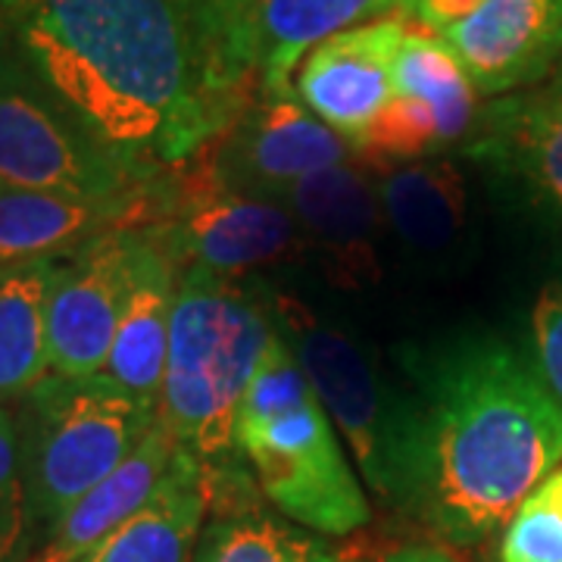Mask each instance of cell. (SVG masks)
I'll return each mask as SVG.
<instances>
[{"instance_id":"obj_13","label":"cell","mask_w":562,"mask_h":562,"mask_svg":"<svg viewBox=\"0 0 562 562\" xmlns=\"http://www.w3.org/2000/svg\"><path fill=\"white\" fill-rule=\"evenodd\" d=\"M281 201L301 225L306 250L319 257L335 284L360 291L382 279L387 225L372 166L350 160L313 172Z\"/></svg>"},{"instance_id":"obj_12","label":"cell","mask_w":562,"mask_h":562,"mask_svg":"<svg viewBox=\"0 0 562 562\" xmlns=\"http://www.w3.org/2000/svg\"><path fill=\"white\" fill-rule=\"evenodd\" d=\"M406 0H222L235 69L260 94H294V72L325 38L401 13Z\"/></svg>"},{"instance_id":"obj_23","label":"cell","mask_w":562,"mask_h":562,"mask_svg":"<svg viewBox=\"0 0 562 562\" xmlns=\"http://www.w3.org/2000/svg\"><path fill=\"white\" fill-rule=\"evenodd\" d=\"M494 140L503 138L513 157L522 162L531 181L550 201L562 206V94L547 91L541 98L503 103L491 122Z\"/></svg>"},{"instance_id":"obj_18","label":"cell","mask_w":562,"mask_h":562,"mask_svg":"<svg viewBox=\"0 0 562 562\" xmlns=\"http://www.w3.org/2000/svg\"><path fill=\"white\" fill-rule=\"evenodd\" d=\"M210 516L201 462L176 450L157 491L81 562H191Z\"/></svg>"},{"instance_id":"obj_3","label":"cell","mask_w":562,"mask_h":562,"mask_svg":"<svg viewBox=\"0 0 562 562\" xmlns=\"http://www.w3.org/2000/svg\"><path fill=\"white\" fill-rule=\"evenodd\" d=\"M272 338L266 281L181 269L160 422L176 447L201 462L210 506L250 494L254 479L235 450V422Z\"/></svg>"},{"instance_id":"obj_29","label":"cell","mask_w":562,"mask_h":562,"mask_svg":"<svg viewBox=\"0 0 562 562\" xmlns=\"http://www.w3.org/2000/svg\"><path fill=\"white\" fill-rule=\"evenodd\" d=\"M553 91H560L562 94V63L557 66V79H553Z\"/></svg>"},{"instance_id":"obj_20","label":"cell","mask_w":562,"mask_h":562,"mask_svg":"<svg viewBox=\"0 0 562 562\" xmlns=\"http://www.w3.org/2000/svg\"><path fill=\"white\" fill-rule=\"evenodd\" d=\"M60 262L0 272V401L25 397L50 372L47 297Z\"/></svg>"},{"instance_id":"obj_16","label":"cell","mask_w":562,"mask_h":562,"mask_svg":"<svg viewBox=\"0 0 562 562\" xmlns=\"http://www.w3.org/2000/svg\"><path fill=\"white\" fill-rule=\"evenodd\" d=\"M387 235L416 266H447L469 235L465 176L447 157L375 169Z\"/></svg>"},{"instance_id":"obj_15","label":"cell","mask_w":562,"mask_h":562,"mask_svg":"<svg viewBox=\"0 0 562 562\" xmlns=\"http://www.w3.org/2000/svg\"><path fill=\"white\" fill-rule=\"evenodd\" d=\"M441 38L475 91L501 98L562 63V0H484Z\"/></svg>"},{"instance_id":"obj_8","label":"cell","mask_w":562,"mask_h":562,"mask_svg":"<svg viewBox=\"0 0 562 562\" xmlns=\"http://www.w3.org/2000/svg\"><path fill=\"white\" fill-rule=\"evenodd\" d=\"M150 232L181 269L198 266L225 279H260L310 254L291 206L228 184L206 150L169 169L166 216Z\"/></svg>"},{"instance_id":"obj_25","label":"cell","mask_w":562,"mask_h":562,"mask_svg":"<svg viewBox=\"0 0 562 562\" xmlns=\"http://www.w3.org/2000/svg\"><path fill=\"white\" fill-rule=\"evenodd\" d=\"M38 550V531L25 491L16 413L0 406V562H29Z\"/></svg>"},{"instance_id":"obj_4","label":"cell","mask_w":562,"mask_h":562,"mask_svg":"<svg viewBox=\"0 0 562 562\" xmlns=\"http://www.w3.org/2000/svg\"><path fill=\"white\" fill-rule=\"evenodd\" d=\"M235 450L288 522L341 538L372 519L341 438L279 331L244 394Z\"/></svg>"},{"instance_id":"obj_6","label":"cell","mask_w":562,"mask_h":562,"mask_svg":"<svg viewBox=\"0 0 562 562\" xmlns=\"http://www.w3.org/2000/svg\"><path fill=\"white\" fill-rule=\"evenodd\" d=\"M160 413L106 375L47 372L22 397L20 453L35 531L47 535L76 503L135 453Z\"/></svg>"},{"instance_id":"obj_21","label":"cell","mask_w":562,"mask_h":562,"mask_svg":"<svg viewBox=\"0 0 562 562\" xmlns=\"http://www.w3.org/2000/svg\"><path fill=\"white\" fill-rule=\"evenodd\" d=\"M191 562H344V557L319 535L241 497L210 509Z\"/></svg>"},{"instance_id":"obj_14","label":"cell","mask_w":562,"mask_h":562,"mask_svg":"<svg viewBox=\"0 0 562 562\" xmlns=\"http://www.w3.org/2000/svg\"><path fill=\"white\" fill-rule=\"evenodd\" d=\"M406 16L391 13L316 44L294 72L297 101L335 135L357 144L394 101V54L406 38Z\"/></svg>"},{"instance_id":"obj_11","label":"cell","mask_w":562,"mask_h":562,"mask_svg":"<svg viewBox=\"0 0 562 562\" xmlns=\"http://www.w3.org/2000/svg\"><path fill=\"white\" fill-rule=\"evenodd\" d=\"M169 169L120 198L0 188V272L29 262H63L120 228H157L166 216Z\"/></svg>"},{"instance_id":"obj_19","label":"cell","mask_w":562,"mask_h":562,"mask_svg":"<svg viewBox=\"0 0 562 562\" xmlns=\"http://www.w3.org/2000/svg\"><path fill=\"white\" fill-rule=\"evenodd\" d=\"M176 441L162 428V422L150 428V435L135 447V453L122 462L113 475H106L98 487H91L60 522L54 525L29 562H81L101 541H106L128 516H135L144 501L157 491L169 462L176 457Z\"/></svg>"},{"instance_id":"obj_10","label":"cell","mask_w":562,"mask_h":562,"mask_svg":"<svg viewBox=\"0 0 562 562\" xmlns=\"http://www.w3.org/2000/svg\"><path fill=\"white\" fill-rule=\"evenodd\" d=\"M203 150L228 184L269 198H284L313 172L360 160L353 144L316 120L297 94L260 91Z\"/></svg>"},{"instance_id":"obj_28","label":"cell","mask_w":562,"mask_h":562,"mask_svg":"<svg viewBox=\"0 0 562 562\" xmlns=\"http://www.w3.org/2000/svg\"><path fill=\"white\" fill-rule=\"evenodd\" d=\"M382 562H457L447 550H438V547H422V543H413V547H401L394 553H387Z\"/></svg>"},{"instance_id":"obj_17","label":"cell","mask_w":562,"mask_h":562,"mask_svg":"<svg viewBox=\"0 0 562 562\" xmlns=\"http://www.w3.org/2000/svg\"><path fill=\"white\" fill-rule=\"evenodd\" d=\"M181 266L150 232L138 260L135 284L125 303L116 338L103 366V375L125 394L160 413L162 375L169 353L172 306L179 291Z\"/></svg>"},{"instance_id":"obj_7","label":"cell","mask_w":562,"mask_h":562,"mask_svg":"<svg viewBox=\"0 0 562 562\" xmlns=\"http://www.w3.org/2000/svg\"><path fill=\"white\" fill-rule=\"evenodd\" d=\"M160 172L98 138L0 38V188L120 198Z\"/></svg>"},{"instance_id":"obj_5","label":"cell","mask_w":562,"mask_h":562,"mask_svg":"<svg viewBox=\"0 0 562 562\" xmlns=\"http://www.w3.org/2000/svg\"><path fill=\"white\" fill-rule=\"evenodd\" d=\"M281 341L313 384L369 491L394 509L416 503L419 409L391 382L366 344L294 294L269 288Z\"/></svg>"},{"instance_id":"obj_27","label":"cell","mask_w":562,"mask_h":562,"mask_svg":"<svg viewBox=\"0 0 562 562\" xmlns=\"http://www.w3.org/2000/svg\"><path fill=\"white\" fill-rule=\"evenodd\" d=\"M484 0H406L401 16L416 20L431 35H441L447 29L460 25L465 16H472Z\"/></svg>"},{"instance_id":"obj_26","label":"cell","mask_w":562,"mask_h":562,"mask_svg":"<svg viewBox=\"0 0 562 562\" xmlns=\"http://www.w3.org/2000/svg\"><path fill=\"white\" fill-rule=\"evenodd\" d=\"M531 369L562 409V284L547 288L531 310Z\"/></svg>"},{"instance_id":"obj_22","label":"cell","mask_w":562,"mask_h":562,"mask_svg":"<svg viewBox=\"0 0 562 562\" xmlns=\"http://www.w3.org/2000/svg\"><path fill=\"white\" fill-rule=\"evenodd\" d=\"M391 76L397 98L422 103L435 116L443 150L472 135L482 94L441 35L409 29L394 54Z\"/></svg>"},{"instance_id":"obj_24","label":"cell","mask_w":562,"mask_h":562,"mask_svg":"<svg viewBox=\"0 0 562 562\" xmlns=\"http://www.w3.org/2000/svg\"><path fill=\"white\" fill-rule=\"evenodd\" d=\"M501 562H562V465L525 497L506 522Z\"/></svg>"},{"instance_id":"obj_2","label":"cell","mask_w":562,"mask_h":562,"mask_svg":"<svg viewBox=\"0 0 562 562\" xmlns=\"http://www.w3.org/2000/svg\"><path fill=\"white\" fill-rule=\"evenodd\" d=\"M419 465L413 513L475 547L506 528L562 465V409L531 362L491 338L450 344L416 369Z\"/></svg>"},{"instance_id":"obj_1","label":"cell","mask_w":562,"mask_h":562,"mask_svg":"<svg viewBox=\"0 0 562 562\" xmlns=\"http://www.w3.org/2000/svg\"><path fill=\"white\" fill-rule=\"evenodd\" d=\"M0 38L150 169L201 154L257 94L232 60L222 0H0Z\"/></svg>"},{"instance_id":"obj_9","label":"cell","mask_w":562,"mask_h":562,"mask_svg":"<svg viewBox=\"0 0 562 562\" xmlns=\"http://www.w3.org/2000/svg\"><path fill=\"white\" fill-rule=\"evenodd\" d=\"M147 238L150 228L106 232L57 266L47 297V353L54 375H101Z\"/></svg>"}]
</instances>
